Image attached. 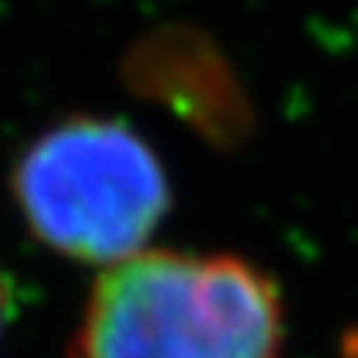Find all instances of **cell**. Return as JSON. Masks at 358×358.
Here are the masks:
<instances>
[{"label": "cell", "instance_id": "1", "mask_svg": "<svg viewBox=\"0 0 358 358\" xmlns=\"http://www.w3.org/2000/svg\"><path fill=\"white\" fill-rule=\"evenodd\" d=\"M283 299L239 255L145 248L94 277L66 358H280Z\"/></svg>", "mask_w": 358, "mask_h": 358}, {"label": "cell", "instance_id": "2", "mask_svg": "<svg viewBox=\"0 0 358 358\" xmlns=\"http://www.w3.org/2000/svg\"><path fill=\"white\" fill-rule=\"evenodd\" d=\"M10 201L50 255L113 267L148 248L173 208V189L161 155L136 126L69 113L16 155Z\"/></svg>", "mask_w": 358, "mask_h": 358}, {"label": "cell", "instance_id": "3", "mask_svg": "<svg viewBox=\"0 0 358 358\" xmlns=\"http://www.w3.org/2000/svg\"><path fill=\"white\" fill-rule=\"evenodd\" d=\"M13 317H16V283L6 273V267L0 264V343H3Z\"/></svg>", "mask_w": 358, "mask_h": 358}]
</instances>
